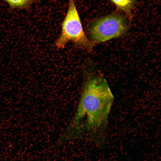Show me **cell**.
Masks as SVG:
<instances>
[{"instance_id":"1","label":"cell","mask_w":161,"mask_h":161,"mask_svg":"<svg viewBox=\"0 0 161 161\" xmlns=\"http://www.w3.org/2000/svg\"><path fill=\"white\" fill-rule=\"evenodd\" d=\"M83 75L77 110L58 139L63 144L74 140H88L101 148L106 143V127L114 97L98 71L86 69Z\"/></svg>"},{"instance_id":"2","label":"cell","mask_w":161,"mask_h":161,"mask_svg":"<svg viewBox=\"0 0 161 161\" xmlns=\"http://www.w3.org/2000/svg\"><path fill=\"white\" fill-rule=\"evenodd\" d=\"M131 19L118 10L94 19L87 26L89 40L95 45L123 35L130 27Z\"/></svg>"},{"instance_id":"3","label":"cell","mask_w":161,"mask_h":161,"mask_svg":"<svg viewBox=\"0 0 161 161\" xmlns=\"http://www.w3.org/2000/svg\"><path fill=\"white\" fill-rule=\"evenodd\" d=\"M87 51H92L94 44L84 31L74 0H69L66 15L61 25V31L55 43L56 47L63 49L69 41Z\"/></svg>"},{"instance_id":"4","label":"cell","mask_w":161,"mask_h":161,"mask_svg":"<svg viewBox=\"0 0 161 161\" xmlns=\"http://www.w3.org/2000/svg\"><path fill=\"white\" fill-rule=\"evenodd\" d=\"M119 11L131 18V11L134 8L137 2L135 0H109Z\"/></svg>"},{"instance_id":"5","label":"cell","mask_w":161,"mask_h":161,"mask_svg":"<svg viewBox=\"0 0 161 161\" xmlns=\"http://www.w3.org/2000/svg\"><path fill=\"white\" fill-rule=\"evenodd\" d=\"M13 8L23 9L29 7L35 0H3Z\"/></svg>"}]
</instances>
